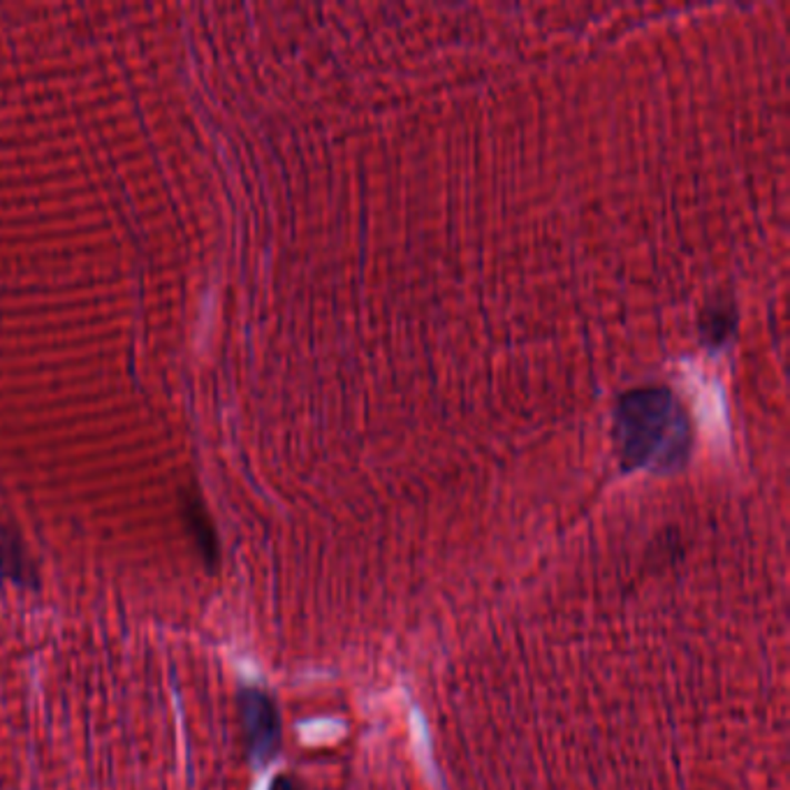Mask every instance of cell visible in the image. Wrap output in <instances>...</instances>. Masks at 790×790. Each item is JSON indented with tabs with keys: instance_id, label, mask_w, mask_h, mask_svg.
Returning <instances> with one entry per match:
<instances>
[{
	"instance_id": "cell-1",
	"label": "cell",
	"mask_w": 790,
	"mask_h": 790,
	"mask_svg": "<svg viewBox=\"0 0 790 790\" xmlns=\"http://www.w3.org/2000/svg\"><path fill=\"white\" fill-rule=\"evenodd\" d=\"M628 436H626V455L636 462H647L651 455L666 450V445L679 453V417L668 406V402L656 394L654 406H647L645 399L638 406V413L628 417Z\"/></svg>"
},
{
	"instance_id": "cell-2",
	"label": "cell",
	"mask_w": 790,
	"mask_h": 790,
	"mask_svg": "<svg viewBox=\"0 0 790 790\" xmlns=\"http://www.w3.org/2000/svg\"><path fill=\"white\" fill-rule=\"evenodd\" d=\"M249 747L257 762H267L278 747V717L272 700L260 691H246L242 698Z\"/></svg>"
},
{
	"instance_id": "cell-3",
	"label": "cell",
	"mask_w": 790,
	"mask_h": 790,
	"mask_svg": "<svg viewBox=\"0 0 790 790\" xmlns=\"http://www.w3.org/2000/svg\"><path fill=\"white\" fill-rule=\"evenodd\" d=\"M186 519L189 524L193 526V531L198 536V543L204 551V557L209 559H214L216 555V540H214V529H212V524H209V517L200 504V498L189 494L186 496Z\"/></svg>"
},
{
	"instance_id": "cell-4",
	"label": "cell",
	"mask_w": 790,
	"mask_h": 790,
	"mask_svg": "<svg viewBox=\"0 0 790 790\" xmlns=\"http://www.w3.org/2000/svg\"><path fill=\"white\" fill-rule=\"evenodd\" d=\"M0 573L23 577V551L17 538L6 529H0Z\"/></svg>"
},
{
	"instance_id": "cell-5",
	"label": "cell",
	"mask_w": 790,
	"mask_h": 790,
	"mask_svg": "<svg viewBox=\"0 0 790 790\" xmlns=\"http://www.w3.org/2000/svg\"><path fill=\"white\" fill-rule=\"evenodd\" d=\"M272 790H300V788L295 786V781H293V779L281 777V779H276V781H274V788H272Z\"/></svg>"
}]
</instances>
